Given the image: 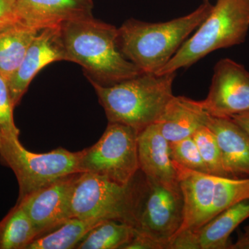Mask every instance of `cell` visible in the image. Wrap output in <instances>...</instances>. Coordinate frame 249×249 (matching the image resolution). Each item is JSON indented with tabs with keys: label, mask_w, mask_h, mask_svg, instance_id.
<instances>
[{
	"label": "cell",
	"mask_w": 249,
	"mask_h": 249,
	"mask_svg": "<svg viewBox=\"0 0 249 249\" xmlns=\"http://www.w3.org/2000/svg\"><path fill=\"white\" fill-rule=\"evenodd\" d=\"M213 6L209 1H204L191 14L165 22L127 19L118 29L119 49L142 73H155L204 22Z\"/></svg>",
	"instance_id": "7a4b0ae2"
},
{
	"label": "cell",
	"mask_w": 249,
	"mask_h": 249,
	"mask_svg": "<svg viewBox=\"0 0 249 249\" xmlns=\"http://www.w3.org/2000/svg\"><path fill=\"white\" fill-rule=\"evenodd\" d=\"M215 136L229 178H249V137L231 118L210 115L206 123Z\"/></svg>",
	"instance_id": "5bb4252c"
},
{
	"label": "cell",
	"mask_w": 249,
	"mask_h": 249,
	"mask_svg": "<svg viewBox=\"0 0 249 249\" xmlns=\"http://www.w3.org/2000/svg\"><path fill=\"white\" fill-rule=\"evenodd\" d=\"M173 165L183 198V222L177 233L196 230L224 210L249 199V178H224Z\"/></svg>",
	"instance_id": "5b68a950"
},
{
	"label": "cell",
	"mask_w": 249,
	"mask_h": 249,
	"mask_svg": "<svg viewBox=\"0 0 249 249\" xmlns=\"http://www.w3.org/2000/svg\"><path fill=\"white\" fill-rule=\"evenodd\" d=\"M37 236L30 217L19 204L0 221V249H27Z\"/></svg>",
	"instance_id": "ffe728a7"
},
{
	"label": "cell",
	"mask_w": 249,
	"mask_h": 249,
	"mask_svg": "<svg viewBox=\"0 0 249 249\" xmlns=\"http://www.w3.org/2000/svg\"><path fill=\"white\" fill-rule=\"evenodd\" d=\"M62 60L67 61V55L60 24L42 29L31 42L21 65L8 80L14 107L20 103L31 82L41 70L49 64Z\"/></svg>",
	"instance_id": "7c38bea8"
},
{
	"label": "cell",
	"mask_w": 249,
	"mask_h": 249,
	"mask_svg": "<svg viewBox=\"0 0 249 249\" xmlns=\"http://www.w3.org/2000/svg\"><path fill=\"white\" fill-rule=\"evenodd\" d=\"M14 108L7 81L0 75V134L1 137H19V130L14 121Z\"/></svg>",
	"instance_id": "cb8c5ba5"
},
{
	"label": "cell",
	"mask_w": 249,
	"mask_h": 249,
	"mask_svg": "<svg viewBox=\"0 0 249 249\" xmlns=\"http://www.w3.org/2000/svg\"><path fill=\"white\" fill-rule=\"evenodd\" d=\"M135 232L128 224L107 219L93 227L76 249H121L133 238Z\"/></svg>",
	"instance_id": "44dd1931"
},
{
	"label": "cell",
	"mask_w": 249,
	"mask_h": 249,
	"mask_svg": "<svg viewBox=\"0 0 249 249\" xmlns=\"http://www.w3.org/2000/svg\"><path fill=\"white\" fill-rule=\"evenodd\" d=\"M231 249H249V237H240L235 244H232Z\"/></svg>",
	"instance_id": "83f0119b"
},
{
	"label": "cell",
	"mask_w": 249,
	"mask_h": 249,
	"mask_svg": "<svg viewBox=\"0 0 249 249\" xmlns=\"http://www.w3.org/2000/svg\"><path fill=\"white\" fill-rule=\"evenodd\" d=\"M17 22L14 0H0V31Z\"/></svg>",
	"instance_id": "484cf974"
},
{
	"label": "cell",
	"mask_w": 249,
	"mask_h": 249,
	"mask_svg": "<svg viewBox=\"0 0 249 249\" xmlns=\"http://www.w3.org/2000/svg\"><path fill=\"white\" fill-rule=\"evenodd\" d=\"M230 118L236 124H238L249 137V111L235 114Z\"/></svg>",
	"instance_id": "4316f807"
},
{
	"label": "cell",
	"mask_w": 249,
	"mask_h": 249,
	"mask_svg": "<svg viewBox=\"0 0 249 249\" xmlns=\"http://www.w3.org/2000/svg\"><path fill=\"white\" fill-rule=\"evenodd\" d=\"M72 217L113 220L134 227L131 182L121 186L94 174L79 173L71 199Z\"/></svg>",
	"instance_id": "9c48e42d"
},
{
	"label": "cell",
	"mask_w": 249,
	"mask_h": 249,
	"mask_svg": "<svg viewBox=\"0 0 249 249\" xmlns=\"http://www.w3.org/2000/svg\"><path fill=\"white\" fill-rule=\"evenodd\" d=\"M249 217V199L224 210L204 226L193 231L199 249H231L229 237Z\"/></svg>",
	"instance_id": "e0dca14e"
},
{
	"label": "cell",
	"mask_w": 249,
	"mask_h": 249,
	"mask_svg": "<svg viewBox=\"0 0 249 249\" xmlns=\"http://www.w3.org/2000/svg\"><path fill=\"white\" fill-rule=\"evenodd\" d=\"M80 155V151L70 152L62 147L35 153L23 146L19 137H1L0 142V161L11 168L17 178L18 200L59 179L79 173Z\"/></svg>",
	"instance_id": "52a82bcc"
},
{
	"label": "cell",
	"mask_w": 249,
	"mask_h": 249,
	"mask_svg": "<svg viewBox=\"0 0 249 249\" xmlns=\"http://www.w3.org/2000/svg\"><path fill=\"white\" fill-rule=\"evenodd\" d=\"M103 221L70 218L53 230L37 236L27 249H76L85 235Z\"/></svg>",
	"instance_id": "d6986e66"
},
{
	"label": "cell",
	"mask_w": 249,
	"mask_h": 249,
	"mask_svg": "<svg viewBox=\"0 0 249 249\" xmlns=\"http://www.w3.org/2000/svg\"><path fill=\"white\" fill-rule=\"evenodd\" d=\"M205 110L214 117L230 118L249 111V72L229 58L216 64L206 99Z\"/></svg>",
	"instance_id": "30bf717a"
},
{
	"label": "cell",
	"mask_w": 249,
	"mask_h": 249,
	"mask_svg": "<svg viewBox=\"0 0 249 249\" xmlns=\"http://www.w3.org/2000/svg\"><path fill=\"white\" fill-rule=\"evenodd\" d=\"M249 30V0H217L194 35L156 74L188 68L217 49L240 45Z\"/></svg>",
	"instance_id": "277c9868"
},
{
	"label": "cell",
	"mask_w": 249,
	"mask_h": 249,
	"mask_svg": "<svg viewBox=\"0 0 249 249\" xmlns=\"http://www.w3.org/2000/svg\"><path fill=\"white\" fill-rule=\"evenodd\" d=\"M204 1H209V0H204Z\"/></svg>",
	"instance_id": "4dcf8cb0"
},
{
	"label": "cell",
	"mask_w": 249,
	"mask_h": 249,
	"mask_svg": "<svg viewBox=\"0 0 249 249\" xmlns=\"http://www.w3.org/2000/svg\"><path fill=\"white\" fill-rule=\"evenodd\" d=\"M1 134H0V142H1Z\"/></svg>",
	"instance_id": "f546056e"
},
{
	"label": "cell",
	"mask_w": 249,
	"mask_h": 249,
	"mask_svg": "<svg viewBox=\"0 0 249 249\" xmlns=\"http://www.w3.org/2000/svg\"><path fill=\"white\" fill-rule=\"evenodd\" d=\"M209 116L201 101L174 96L156 124L168 142H178L206 126Z\"/></svg>",
	"instance_id": "2e32d148"
},
{
	"label": "cell",
	"mask_w": 249,
	"mask_h": 249,
	"mask_svg": "<svg viewBox=\"0 0 249 249\" xmlns=\"http://www.w3.org/2000/svg\"><path fill=\"white\" fill-rule=\"evenodd\" d=\"M240 237H242V238H247V237H249V225L247 226V227L245 228V232H244Z\"/></svg>",
	"instance_id": "f1b7e54d"
},
{
	"label": "cell",
	"mask_w": 249,
	"mask_h": 249,
	"mask_svg": "<svg viewBox=\"0 0 249 249\" xmlns=\"http://www.w3.org/2000/svg\"><path fill=\"white\" fill-rule=\"evenodd\" d=\"M135 231L133 238L121 249H166L164 244Z\"/></svg>",
	"instance_id": "d4e9b609"
},
{
	"label": "cell",
	"mask_w": 249,
	"mask_h": 249,
	"mask_svg": "<svg viewBox=\"0 0 249 249\" xmlns=\"http://www.w3.org/2000/svg\"><path fill=\"white\" fill-rule=\"evenodd\" d=\"M40 31L18 22L0 31V75L6 81L21 65L31 42Z\"/></svg>",
	"instance_id": "ac0fdd59"
},
{
	"label": "cell",
	"mask_w": 249,
	"mask_h": 249,
	"mask_svg": "<svg viewBox=\"0 0 249 249\" xmlns=\"http://www.w3.org/2000/svg\"><path fill=\"white\" fill-rule=\"evenodd\" d=\"M140 170L170 187H178L177 172L170 158L169 142L157 124H150L138 134Z\"/></svg>",
	"instance_id": "9a60e30c"
},
{
	"label": "cell",
	"mask_w": 249,
	"mask_h": 249,
	"mask_svg": "<svg viewBox=\"0 0 249 249\" xmlns=\"http://www.w3.org/2000/svg\"><path fill=\"white\" fill-rule=\"evenodd\" d=\"M138 134L130 126L109 123L98 142L80 151V173L94 174L127 186L140 170Z\"/></svg>",
	"instance_id": "ba28073f"
},
{
	"label": "cell",
	"mask_w": 249,
	"mask_h": 249,
	"mask_svg": "<svg viewBox=\"0 0 249 249\" xmlns=\"http://www.w3.org/2000/svg\"><path fill=\"white\" fill-rule=\"evenodd\" d=\"M131 185L134 229L168 249L183 222V198L179 186H166L140 170Z\"/></svg>",
	"instance_id": "8992f818"
},
{
	"label": "cell",
	"mask_w": 249,
	"mask_h": 249,
	"mask_svg": "<svg viewBox=\"0 0 249 249\" xmlns=\"http://www.w3.org/2000/svg\"><path fill=\"white\" fill-rule=\"evenodd\" d=\"M209 173L216 176L229 178L224 169L222 153L212 131L202 126L193 136Z\"/></svg>",
	"instance_id": "7402d4cb"
},
{
	"label": "cell",
	"mask_w": 249,
	"mask_h": 249,
	"mask_svg": "<svg viewBox=\"0 0 249 249\" xmlns=\"http://www.w3.org/2000/svg\"><path fill=\"white\" fill-rule=\"evenodd\" d=\"M67 61L83 67L90 83L111 86L142 74L121 53L118 29L92 15L60 24Z\"/></svg>",
	"instance_id": "6da1fadb"
},
{
	"label": "cell",
	"mask_w": 249,
	"mask_h": 249,
	"mask_svg": "<svg viewBox=\"0 0 249 249\" xmlns=\"http://www.w3.org/2000/svg\"><path fill=\"white\" fill-rule=\"evenodd\" d=\"M18 22L39 30L91 16L92 0H14Z\"/></svg>",
	"instance_id": "4fadbf2b"
},
{
	"label": "cell",
	"mask_w": 249,
	"mask_h": 249,
	"mask_svg": "<svg viewBox=\"0 0 249 249\" xmlns=\"http://www.w3.org/2000/svg\"><path fill=\"white\" fill-rule=\"evenodd\" d=\"M176 72L142 73L111 86L91 83L109 123L130 126L140 132L156 124L174 95Z\"/></svg>",
	"instance_id": "3957f363"
},
{
	"label": "cell",
	"mask_w": 249,
	"mask_h": 249,
	"mask_svg": "<svg viewBox=\"0 0 249 249\" xmlns=\"http://www.w3.org/2000/svg\"><path fill=\"white\" fill-rule=\"evenodd\" d=\"M169 150L170 158L175 163L194 171L209 173L193 137L169 142Z\"/></svg>",
	"instance_id": "603a6c76"
},
{
	"label": "cell",
	"mask_w": 249,
	"mask_h": 249,
	"mask_svg": "<svg viewBox=\"0 0 249 249\" xmlns=\"http://www.w3.org/2000/svg\"><path fill=\"white\" fill-rule=\"evenodd\" d=\"M78 174L59 179L18 201L30 217L38 236L72 218L71 194Z\"/></svg>",
	"instance_id": "8fae6325"
}]
</instances>
